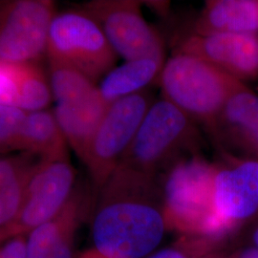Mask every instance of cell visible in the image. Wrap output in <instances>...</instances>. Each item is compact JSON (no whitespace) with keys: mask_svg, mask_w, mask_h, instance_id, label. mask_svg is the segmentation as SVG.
<instances>
[{"mask_svg":"<svg viewBox=\"0 0 258 258\" xmlns=\"http://www.w3.org/2000/svg\"><path fill=\"white\" fill-rule=\"evenodd\" d=\"M166 231L160 177L118 166L93 204V249L110 258H142Z\"/></svg>","mask_w":258,"mask_h":258,"instance_id":"1","label":"cell"},{"mask_svg":"<svg viewBox=\"0 0 258 258\" xmlns=\"http://www.w3.org/2000/svg\"><path fill=\"white\" fill-rule=\"evenodd\" d=\"M213 163L199 154L184 157L160 176L166 231L181 237L189 254L225 246L215 216L212 194Z\"/></svg>","mask_w":258,"mask_h":258,"instance_id":"2","label":"cell"},{"mask_svg":"<svg viewBox=\"0 0 258 258\" xmlns=\"http://www.w3.org/2000/svg\"><path fill=\"white\" fill-rule=\"evenodd\" d=\"M197 124L165 99L149 107L119 166L160 177L176 162L197 154Z\"/></svg>","mask_w":258,"mask_h":258,"instance_id":"3","label":"cell"},{"mask_svg":"<svg viewBox=\"0 0 258 258\" xmlns=\"http://www.w3.org/2000/svg\"><path fill=\"white\" fill-rule=\"evenodd\" d=\"M158 81L163 99L204 128L231 96L246 86L200 58L175 53L165 62Z\"/></svg>","mask_w":258,"mask_h":258,"instance_id":"4","label":"cell"},{"mask_svg":"<svg viewBox=\"0 0 258 258\" xmlns=\"http://www.w3.org/2000/svg\"><path fill=\"white\" fill-rule=\"evenodd\" d=\"M47 56L74 68L95 83L110 72L119 57L98 23L83 9L55 14Z\"/></svg>","mask_w":258,"mask_h":258,"instance_id":"5","label":"cell"},{"mask_svg":"<svg viewBox=\"0 0 258 258\" xmlns=\"http://www.w3.org/2000/svg\"><path fill=\"white\" fill-rule=\"evenodd\" d=\"M153 102L146 90L108 106L82 162L96 192L117 169Z\"/></svg>","mask_w":258,"mask_h":258,"instance_id":"6","label":"cell"},{"mask_svg":"<svg viewBox=\"0 0 258 258\" xmlns=\"http://www.w3.org/2000/svg\"><path fill=\"white\" fill-rule=\"evenodd\" d=\"M212 194L227 243L258 216V160L220 152L213 162Z\"/></svg>","mask_w":258,"mask_h":258,"instance_id":"7","label":"cell"},{"mask_svg":"<svg viewBox=\"0 0 258 258\" xmlns=\"http://www.w3.org/2000/svg\"><path fill=\"white\" fill-rule=\"evenodd\" d=\"M82 9L98 23L114 52L124 60L165 58L164 40L144 18L141 2L92 0Z\"/></svg>","mask_w":258,"mask_h":258,"instance_id":"8","label":"cell"},{"mask_svg":"<svg viewBox=\"0 0 258 258\" xmlns=\"http://www.w3.org/2000/svg\"><path fill=\"white\" fill-rule=\"evenodd\" d=\"M56 13L50 0L0 1V60L37 62L47 55L50 26Z\"/></svg>","mask_w":258,"mask_h":258,"instance_id":"9","label":"cell"},{"mask_svg":"<svg viewBox=\"0 0 258 258\" xmlns=\"http://www.w3.org/2000/svg\"><path fill=\"white\" fill-rule=\"evenodd\" d=\"M77 186V172L68 161H43L36 166L28 184L19 216L8 240L28 234L62 210Z\"/></svg>","mask_w":258,"mask_h":258,"instance_id":"10","label":"cell"},{"mask_svg":"<svg viewBox=\"0 0 258 258\" xmlns=\"http://www.w3.org/2000/svg\"><path fill=\"white\" fill-rule=\"evenodd\" d=\"M175 54L192 55L241 83L258 79V36L241 34H190Z\"/></svg>","mask_w":258,"mask_h":258,"instance_id":"11","label":"cell"},{"mask_svg":"<svg viewBox=\"0 0 258 258\" xmlns=\"http://www.w3.org/2000/svg\"><path fill=\"white\" fill-rule=\"evenodd\" d=\"M205 129L220 152L258 160L257 93L236 91Z\"/></svg>","mask_w":258,"mask_h":258,"instance_id":"12","label":"cell"},{"mask_svg":"<svg viewBox=\"0 0 258 258\" xmlns=\"http://www.w3.org/2000/svg\"><path fill=\"white\" fill-rule=\"evenodd\" d=\"M93 204L89 190L77 184L62 210L26 236L27 258H73L77 233Z\"/></svg>","mask_w":258,"mask_h":258,"instance_id":"13","label":"cell"},{"mask_svg":"<svg viewBox=\"0 0 258 258\" xmlns=\"http://www.w3.org/2000/svg\"><path fill=\"white\" fill-rule=\"evenodd\" d=\"M109 105L102 99L99 88L82 101L55 104V119L69 148L81 162Z\"/></svg>","mask_w":258,"mask_h":258,"instance_id":"14","label":"cell"},{"mask_svg":"<svg viewBox=\"0 0 258 258\" xmlns=\"http://www.w3.org/2000/svg\"><path fill=\"white\" fill-rule=\"evenodd\" d=\"M192 34L258 36V0H208L195 20Z\"/></svg>","mask_w":258,"mask_h":258,"instance_id":"15","label":"cell"},{"mask_svg":"<svg viewBox=\"0 0 258 258\" xmlns=\"http://www.w3.org/2000/svg\"><path fill=\"white\" fill-rule=\"evenodd\" d=\"M68 148L54 111L27 113L21 131L20 152L32 154L43 161H68Z\"/></svg>","mask_w":258,"mask_h":258,"instance_id":"16","label":"cell"},{"mask_svg":"<svg viewBox=\"0 0 258 258\" xmlns=\"http://www.w3.org/2000/svg\"><path fill=\"white\" fill-rule=\"evenodd\" d=\"M165 62V58L149 56L125 60L123 64L115 66L98 85L102 99L111 104L146 91L150 83L159 80Z\"/></svg>","mask_w":258,"mask_h":258,"instance_id":"17","label":"cell"},{"mask_svg":"<svg viewBox=\"0 0 258 258\" xmlns=\"http://www.w3.org/2000/svg\"><path fill=\"white\" fill-rule=\"evenodd\" d=\"M48 60L49 80L56 104L82 101L98 90L97 83L78 70L54 59Z\"/></svg>","mask_w":258,"mask_h":258,"instance_id":"18","label":"cell"},{"mask_svg":"<svg viewBox=\"0 0 258 258\" xmlns=\"http://www.w3.org/2000/svg\"><path fill=\"white\" fill-rule=\"evenodd\" d=\"M19 94L18 106L27 113L46 110L52 102L50 80L37 62L19 63Z\"/></svg>","mask_w":258,"mask_h":258,"instance_id":"19","label":"cell"},{"mask_svg":"<svg viewBox=\"0 0 258 258\" xmlns=\"http://www.w3.org/2000/svg\"><path fill=\"white\" fill-rule=\"evenodd\" d=\"M27 112L19 106L0 105V154L19 151L20 137Z\"/></svg>","mask_w":258,"mask_h":258,"instance_id":"20","label":"cell"},{"mask_svg":"<svg viewBox=\"0 0 258 258\" xmlns=\"http://www.w3.org/2000/svg\"><path fill=\"white\" fill-rule=\"evenodd\" d=\"M19 63L0 60V105L18 106Z\"/></svg>","mask_w":258,"mask_h":258,"instance_id":"21","label":"cell"},{"mask_svg":"<svg viewBox=\"0 0 258 258\" xmlns=\"http://www.w3.org/2000/svg\"><path fill=\"white\" fill-rule=\"evenodd\" d=\"M189 256L190 258H258V249L249 246L221 247Z\"/></svg>","mask_w":258,"mask_h":258,"instance_id":"22","label":"cell"},{"mask_svg":"<svg viewBox=\"0 0 258 258\" xmlns=\"http://www.w3.org/2000/svg\"><path fill=\"white\" fill-rule=\"evenodd\" d=\"M26 236H17L0 244V258H27Z\"/></svg>","mask_w":258,"mask_h":258,"instance_id":"23","label":"cell"},{"mask_svg":"<svg viewBox=\"0 0 258 258\" xmlns=\"http://www.w3.org/2000/svg\"><path fill=\"white\" fill-rule=\"evenodd\" d=\"M234 246H249L258 249V216L235 235Z\"/></svg>","mask_w":258,"mask_h":258,"instance_id":"24","label":"cell"},{"mask_svg":"<svg viewBox=\"0 0 258 258\" xmlns=\"http://www.w3.org/2000/svg\"><path fill=\"white\" fill-rule=\"evenodd\" d=\"M149 258H190V256L184 249L176 244L174 247L162 249Z\"/></svg>","mask_w":258,"mask_h":258,"instance_id":"25","label":"cell"},{"mask_svg":"<svg viewBox=\"0 0 258 258\" xmlns=\"http://www.w3.org/2000/svg\"><path fill=\"white\" fill-rule=\"evenodd\" d=\"M78 258H110L108 256L103 255L100 251L96 250L95 249H90L88 250H85Z\"/></svg>","mask_w":258,"mask_h":258,"instance_id":"26","label":"cell"},{"mask_svg":"<svg viewBox=\"0 0 258 258\" xmlns=\"http://www.w3.org/2000/svg\"><path fill=\"white\" fill-rule=\"evenodd\" d=\"M257 88H258V87H257Z\"/></svg>","mask_w":258,"mask_h":258,"instance_id":"27","label":"cell"}]
</instances>
